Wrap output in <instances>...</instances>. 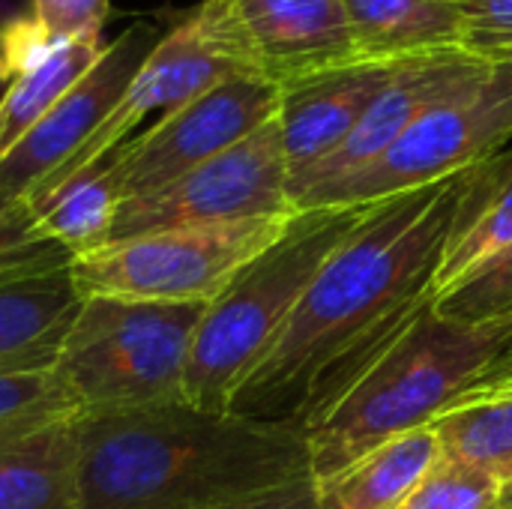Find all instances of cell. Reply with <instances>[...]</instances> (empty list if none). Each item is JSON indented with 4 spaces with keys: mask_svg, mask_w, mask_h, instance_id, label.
I'll use <instances>...</instances> for the list:
<instances>
[{
    "mask_svg": "<svg viewBox=\"0 0 512 509\" xmlns=\"http://www.w3.org/2000/svg\"><path fill=\"white\" fill-rule=\"evenodd\" d=\"M78 420L0 450V509H81Z\"/></svg>",
    "mask_w": 512,
    "mask_h": 509,
    "instance_id": "18",
    "label": "cell"
},
{
    "mask_svg": "<svg viewBox=\"0 0 512 509\" xmlns=\"http://www.w3.org/2000/svg\"><path fill=\"white\" fill-rule=\"evenodd\" d=\"M81 509H207L312 477L288 423L189 402L81 417Z\"/></svg>",
    "mask_w": 512,
    "mask_h": 509,
    "instance_id": "2",
    "label": "cell"
},
{
    "mask_svg": "<svg viewBox=\"0 0 512 509\" xmlns=\"http://www.w3.org/2000/svg\"><path fill=\"white\" fill-rule=\"evenodd\" d=\"M276 111L279 84L261 75L228 78L204 96L168 111L150 129L114 150V174L123 201L159 192L216 159L267 126Z\"/></svg>",
    "mask_w": 512,
    "mask_h": 509,
    "instance_id": "10",
    "label": "cell"
},
{
    "mask_svg": "<svg viewBox=\"0 0 512 509\" xmlns=\"http://www.w3.org/2000/svg\"><path fill=\"white\" fill-rule=\"evenodd\" d=\"M291 216L120 237L72 258L69 273L81 297L213 303L249 261L285 234Z\"/></svg>",
    "mask_w": 512,
    "mask_h": 509,
    "instance_id": "6",
    "label": "cell"
},
{
    "mask_svg": "<svg viewBox=\"0 0 512 509\" xmlns=\"http://www.w3.org/2000/svg\"><path fill=\"white\" fill-rule=\"evenodd\" d=\"M471 171L366 204L228 411L306 429L351 390L435 303Z\"/></svg>",
    "mask_w": 512,
    "mask_h": 509,
    "instance_id": "1",
    "label": "cell"
},
{
    "mask_svg": "<svg viewBox=\"0 0 512 509\" xmlns=\"http://www.w3.org/2000/svg\"><path fill=\"white\" fill-rule=\"evenodd\" d=\"M435 312L465 324H489L512 315V246L438 294Z\"/></svg>",
    "mask_w": 512,
    "mask_h": 509,
    "instance_id": "25",
    "label": "cell"
},
{
    "mask_svg": "<svg viewBox=\"0 0 512 509\" xmlns=\"http://www.w3.org/2000/svg\"><path fill=\"white\" fill-rule=\"evenodd\" d=\"M402 60H348L279 87V135L288 183L327 159L360 123Z\"/></svg>",
    "mask_w": 512,
    "mask_h": 509,
    "instance_id": "13",
    "label": "cell"
},
{
    "mask_svg": "<svg viewBox=\"0 0 512 509\" xmlns=\"http://www.w3.org/2000/svg\"><path fill=\"white\" fill-rule=\"evenodd\" d=\"M30 18L60 45L99 42L111 0H30Z\"/></svg>",
    "mask_w": 512,
    "mask_h": 509,
    "instance_id": "27",
    "label": "cell"
},
{
    "mask_svg": "<svg viewBox=\"0 0 512 509\" xmlns=\"http://www.w3.org/2000/svg\"><path fill=\"white\" fill-rule=\"evenodd\" d=\"M432 429L447 459L474 465L512 486V399L453 408Z\"/></svg>",
    "mask_w": 512,
    "mask_h": 509,
    "instance_id": "22",
    "label": "cell"
},
{
    "mask_svg": "<svg viewBox=\"0 0 512 509\" xmlns=\"http://www.w3.org/2000/svg\"><path fill=\"white\" fill-rule=\"evenodd\" d=\"M492 63H507V66H512V51H504V54H498Z\"/></svg>",
    "mask_w": 512,
    "mask_h": 509,
    "instance_id": "33",
    "label": "cell"
},
{
    "mask_svg": "<svg viewBox=\"0 0 512 509\" xmlns=\"http://www.w3.org/2000/svg\"><path fill=\"white\" fill-rule=\"evenodd\" d=\"M512 348V315L465 324L435 303L366 369L315 423L303 429L312 483L345 471L375 447L432 426Z\"/></svg>",
    "mask_w": 512,
    "mask_h": 509,
    "instance_id": "3",
    "label": "cell"
},
{
    "mask_svg": "<svg viewBox=\"0 0 512 509\" xmlns=\"http://www.w3.org/2000/svg\"><path fill=\"white\" fill-rule=\"evenodd\" d=\"M207 509H321L318 507V495H315V483L312 477L285 483L279 489L252 495V498H240L231 504H219V507Z\"/></svg>",
    "mask_w": 512,
    "mask_h": 509,
    "instance_id": "30",
    "label": "cell"
},
{
    "mask_svg": "<svg viewBox=\"0 0 512 509\" xmlns=\"http://www.w3.org/2000/svg\"><path fill=\"white\" fill-rule=\"evenodd\" d=\"M501 509H512V486L504 489V498H501Z\"/></svg>",
    "mask_w": 512,
    "mask_h": 509,
    "instance_id": "32",
    "label": "cell"
},
{
    "mask_svg": "<svg viewBox=\"0 0 512 509\" xmlns=\"http://www.w3.org/2000/svg\"><path fill=\"white\" fill-rule=\"evenodd\" d=\"M123 195L114 174V150L27 204L42 237L69 258L93 252L114 237Z\"/></svg>",
    "mask_w": 512,
    "mask_h": 509,
    "instance_id": "20",
    "label": "cell"
},
{
    "mask_svg": "<svg viewBox=\"0 0 512 509\" xmlns=\"http://www.w3.org/2000/svg\"><path fill=\"white\" fill-rule=\"evenodd\" d=\"M498 399H512V348L504 354V360L495 369H489L471 390H465V396L453 408L483 405V402H498Z\"/></svg>",
    "mask_w": 512,
    "mask_h": 509,
    "instance_id": "31",
    "label": "cell"
},
{
    "mask_svg": "<svg viewBox=\"0 0 512 509\" xmlns=\"http://www.w3.org/2000/svg\"><path fill=\"white\" fill-rule=\"evenodd\" d=\"M237 75H258L243 33L231 18L225 0H204L162 33L108 120L33 198L126 144L132 129L144 123L153 111L165 117L168 111L204 96L207 90Z\"/></svg>",
    "mask_w": 512,
    "mask_h": 509,
    "instance_id": "8",
    "label": "cell"
},
{
    "mask_svg": "<svg viewBox=\"0 0 512 509\" xmlns=\"http://www.w3.org/2000/svg\"><path fill=\"white\" fill-rule=\"evenodd\" d=\"M288 213L297 210L288 198V162L279 123L273 117L231 150L198 165L159 192L123 201L111 240L165 228L222 225Z\"/></svg>",
    "mask_w": 512,
    "mask_h": 509,
    "instance_id": "9",
    "label": "cell"
},
{
    "mask_svg": "<svg viewBox=\"0 0 512 509\" xmlns=\"http://www.w3.org/2000/svg\"><path fill=\"white\" fill-rule=\"evenodd\" d=\"M75 417L81 414L54 366L0 372V450Z\"/></svg>",
    "mask_w": 512,
    "mask_h": 509,
    "instance_id": "23",
    "label": "cell"
},
{
    "mask_svg": "<svg viewBox=\"0 0 512 509\" xmlns=\"http://www.w3.org/2000/svg\"><path fill=\"white\" fill-rule=\"evenodd\" d=\"M444 459L432 426L405 432L315 486L321 509H396Z\"/></svg>",
    "mask_w": 512,
    "mask_h": 509,
    "instance_id": "19",
    "label": "cell"
},
{
    "mask_svg": "<svg viewBox=\"0 0 512 509\" xmlns=\"http://www.w3.org/2000/svg\"><path fill=\"white\" fill-rule=\"evenodd\" d=\"M363 60H408L465 48L456 0H342Z\"/></svg>",
    "mask_w": 512,
    "mask_h": 509,
    "instance_id": "16",
    "label": "cell"
},
{
    "mask_svg": "<svg viewBox=\"0 0 512 509\" xmlns=\"http://www.w3.org/2000/svg\"><path fill=\"white\" fill-rule=\"evenodd\" d=\"M81 303L69 264L0 276V372L51 369Z\"/></svg>",
    "mask_w": 512,
    "mask_h": 509,
    "instance_id": "15",
    "label": "cell"
},
{
    "mask_svg": "<svg viewBox=\"0 0 512 509\" xmlns=\"http://www.w3.org/2000/svg\"><path fill=\"white\" fill-rule=\"evenodd\" d=\"M510 138L512 66L495 63L483 81L423 111L375 162L306 192L294 210L366 207L426 189L489 162Z\"/></svg>",
    "mask_w": 512,
    "mask_h": 509,
    "instance_id": "7",
    "label": "cell"
},
{
    "mask_svg": "<svg viewBox=\"0 0 512 509\" xmlns=\"http://www.w3.org/2000/svg\"><path fill=\"white\" fill-rule=\"evenodd\" d=\"M69 261L72 258L60 246L36 231L27 207L0 216V276L63 267Z\"/></svg>",
    "mask_w": 512,
    "mask_h": 509,
    "instance_id": "26",
    "label": "cell"
},
{
    "mask_svg": "<svg viewBox=\"0 0 512 509\" xmlns=\"http://www.w3.org/2000/svg\"><path fill=\"white\" fill-rule=\"evenodd\" d=\"M504 489L492 474L444 456L396 509H501Z\"/></svg>",
    "mask_w": 512,
    "mask_h": 509,
    "instance_id": "24",
    "label": "cell"
},
{
    "mask_svg": "<svg viewBox=\"0 0 512 509\" xmlns=\"http://www.w3.org/2000/svg\"><path fill=\"white\" fill-rule=\"evenodd\" d=\"M360 216L363 207L297 210L285 234L234 276L198 324L186 369L189 405L228 411L252 366Z\"/></svg>",
    "mask_w": 512,
    "mask_h": 509,
    "instance_id": "4",
    "label": "cell"
},
{
    "mask_svg": "<svg viewBox=\"0 0 512 509\" xmlns=\"http://www.w3.org/2000/svg\"><path fill=\"white\" fill-rule=\"evenodd\" d=\"M210 303L84 297L54 360L81 417L186 402V369Z\"/></svg>",
    "mask_w": 512,
    "mask_h": 509,
    "instance_id": "5",
    "label": "cell"
},
{
    "mask_svg": "<svg viewBox=\"0 0 512 509\" xmlns=\"http://www.w3.org/2000/svg\"><path fill=\"white\" fill-rule=\"evenodd\" d=\"M60 42H54L33 18L30 12L15 15L0 24V81H12L24 69L45 60L51 51H57Z\"/></svg>",
    "mask_w": 512,
    "mask_h": 509,
    "instance_id": "29",
    "label": "cell"
},
{
    "mask_svg": "<svg viewBox=\"0 0 512 509\" xmlns=\"http://www.w3.org/2000/svg\"><path fill=\"white\" fill-rule=\"evenodd\" d=\"M512 246V153H498L468 177L456 228L444 249L435 297Z\"/></svg>",
    "mask_w": 512,
    "mask_h": 509,
    "instance_id": "17",
    "label": "cell"
},
{
    "mask_svg": "<svg viewBox=\"0 0 512 509\" xmlns=\"http://www.w3.org/2000/svg\"><path fill=\"white\" fill-rule=\"evenodd\" d=\"M105 42H66L15 75L0 96V159L96 66Z\"/></svg>",
    "mask_w": 512,
    "mask_h": 509,
    "instance_id": "21",
    "label": "cell"
},
{
    "mask_svg": "<svg viewBox=\"0 0 512 509\" xmlns=\"http://www.w3.org/2000/svg\"><path fill=\"white\" fill-rule=\"evenodd\" d=\"M258 75L273 84L357 60L342 0H225Z\"/></svg>",
    "mask_w": 512,
    "mask_h": 509,
    "instance_id": "14",
    "label": "cell"
},
{
    "mask_svg": "<svg viewBox=\"0 0 512 509\" xmlns=\"http://www.w3.org/2000/svg\"><path fill=\"white\" fill-rule=\"evenodd\" d=\"M465 24V48L495 60L512 51V0H456Z\"/></svg>",
    "mask_w": 512,
    "mask_h": 509,
    "instance_id": "28",
    "label": "cell"
},
{
    "mask_svg": "<svg viewBox=\"0 0 512 509\" xmlns=\"http://www.w3.org/2000/svg\"><path fill=\"white\" fill-rule=\"evenodd\" d=\"M162 33L165 30L153 21H135L114 42H105L96 66L0 159V216L27 207V201L90 141L123 99Z\"/></svg>",
    "mask_w": 512,
    "mask_h": 509,
    "instance_id": "11",
    "label": "cell"
},
{
    "mask_svg": "<svg viewBox=\"0 0 512 509\" xmlns=\"http://www.w3.org/2000/svg\"><path fill=\"white\" fill-rule=\"evenodd\" d=\"M492 60L468 51V48H450L435 54L408 57L399 63L396 75L387 81V87L372 99L360 123L351 129V135L318 165H312L306 174L294 177L288 183L291 207L312 189L336 183L369 162H375L423 111L438 105L441 99L483 81L492 72Z\"/></svg>",
    "mask_w": 512,
    "mask_h": 509,
    "instance_id": "12",
    "label": "cell"
}]
</instances>
